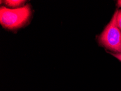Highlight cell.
I'll return each mask as SVG.
<instances>
[{"label":"cell","instance_id":"6da1fadb","mask_svg":"<svg viewBox=\"0 0 121 91\" xmlns=\"http://www.w3.org/2000/svg\"><path fill=\"white\" fill-rule=\"evenodd\" d=\"M32 11L29 5L15 9L2 6L0 10V23L5 29H16L28 23Z\"/></svg>","mask_w":121,"mask_h":91},{"label":"cell","instance_id":"7a4b0ae2","mask_svg":"<svg viewBox=\"0 0 121 91\" xmlns=\"http://www.w3.org/2000/svg\"><path fill=\"white\" fill-rule=\"evenodd\" d=\"M116 10L109 24L98 37V42L101 46L116 53H121V31L117 25Z\"/></svg>","mask_w":121,"mask_h":91},{"label":"cell","instance_id":"3957f363","mask_svg":"<svg viewBox=\"0 0 121 91\" xmlns=\"http://www.w3.org/2000/svg\"><path fill=\"white\" fill-rule=\"evenodd\" d=\"M25 2V1H22V0H7L3 1V3L6 6L9 8L15 9L20 8V7H22V5H24Z\"/></svg>","mask_w":121,"mask_h":91},{"label":"cell","instance_id":"277c9868","mask_svg":"<svg viewBox=\"0 0 121 91\" xmlns=\"http://www.w3.org/2000/svg\"><path fill=\"white\" fill-rule=\"evenodd\" d=\"M117 25L118 29L121 31V9L118 10L117 16Z\"/></svg>","mask_w":121,"mask_h":91},{"label":"cell","instance_id":"5b68a950","mask_svg":"<svg viewBox=\"0 0 121 91\" xmlns=\"http://www.w3.org/2000/svg\"><path fill=\"white\" fill-rule=\"evenodd\" d=\"M111 53V54L113 56L116 57L117 59L121 61V53Z\"/></svg>","mask_w":121,"mask_h":91},{"label":"cell","instance_id":"8992f818","mask_svg":"<svg viewBox=\"0 0 121 91\" xmlns=\"http://www.w3.org/2000/svg\"><path fill=\"white\" fill-rule=\"evenodd\" d=\"M117 5L119 7H121V1H118V2H117Z\"/></svg>","mask_w":121,"mask_h":91}]
</instances>
